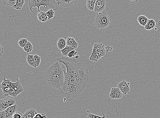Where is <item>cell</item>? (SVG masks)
Returning a JSON list of instances; mask_svg holds the SVG:
<instances>
[{
    "instance_id": "cell-12",
    "label": "cell",
    "mask_w": 160,
    "mask_h": 118,
    "mask_svg": "<svg viewBox=\"0 0 160 118\" xmlns=\"http://www.w3.org/2000/svg\"><path fill=\"white\" fill-rule=\"evenodd\" d=\"M123 94L118 87L111 88L109 96L113 99H118L122 97Z\"/></svg>"
},
{
    "instance_id": "cell-32",
    "label": "cell",
    "mask_w": 160,
    "mask_h": 118,
    "mask_svg": "<svg viewBox=\"0 0 160 118\" xmlns=\"http://www.w3.org/2000/svg\"><path fill=\"white\" fill-rule=\"evenodd\" d=\"M17 95L16 91L12 87H11L10 90L8 94V96H10L16 98Z\"/></svg>"
},
{
    "instance_id": "cell-3",
    "label": "cell",
    "mask_w": 160,
    "mask_h": 118,
    "mask_svg": "<svg viewBox=\"0 0 160 118\" xmlns=\"http://www.w3.org/2000/svg\"><path fill=\"white\" fill-rule=\"evenodd\" d=\"M29 6L30 10L34 14L35 13L32 10L34 7L38 8V12H40V8L41 6L44 7L47 11L53 9L54 11H57L59 8L60 6L59 0H28Z\"/></svg>"
},
{
    "instance_id": "cell-1",
    "label": "cell",
    "mask_w": 160,
    "mask_h": 118,
    "mask_svg": "<svg viewBox=\"0 0 160 118\" xmlns=\"http://www.w3.org/2000/svg\"><path fill=\"white\" fill-rule=\"evenodd\" d=\"M89 76H78L64 79V86L61 91L65 101L71 102L78 98L86 88Z\"/></svg>"
},
{
    "instance_id": "cell-14",
    "label": "cell",
    "mask_w": 160,
    "mask_h": 118,
    "mask_svg": "<svg viewBox=\"0 0 160 118\" xmlns=\"http://www.w3.org/2000/svg\"><path fill=\"white\" fill-rule=\"evenodd\" d=\"M78 0H59L60 5L65 7H70L75 4Z\"/></svg>"
},
{
    "instance_id": "cell-26",
    "label": "cell",
    "mask_w": 160,
    "mask_h": 118,
    "mask_svg": "<svg viewBox=\"0 0 160 118\" xmlns=\"http://www.w3.org/2000/svg\"><path fill=\"white\" fill-rule=\"evenodd\" d=\"M23 49L27 53H29L31 52L33 49V47L32 43L28 41Z\"/></svg>"
},
{
    "instance_id": "cell-25",
    "label": "cell",
    "mask_w": 160,
    "mask_h": 118,
    "mask_svg": "<svg viewBox=\"0 0 160 118\" xmlns=\"http://www.w3.org/2000/svg\"><path fill=\"white\" fill-rule=\"evenodd\" d=\"M2 82L0 84V88L11 86V81L9 79H6L5 77L2 79Z\"/></svg>"
},
{
    "instance_id": "cell-2",
    "label": "cell",
    "mask_w": 160,
    "mask_h": 118,
    "mask_svg": "<svg viewBox=\"0 0 160 118\" xmlns=\"http://www.w3.org/2000/svg\"><path fill=\"white\" fill-rule=\"evenodd\" d=\"M57 60L60 64H64L66 68L65 70L63 67L64 79L89 76L88 69L78 61L68 57L58 58Z\"/></svg>"
},
{
    "instance_id": "cell-16",
    "label": "cell",
    "mask_w": 160,
    "mask_h": 118,
    "mask_svg": "<svg viewBox=\"0 0 160 118\" xmlns=\"http://www.w3.org/2000/svg\"><path fill=\"white\" fill-rule=\"evenodd\" d=\"M67 45L75 48L76 49L78 46V43L76 42L75 40L72 37H68L66 40Z\"/></svg>"
},
{
    "instance_id": "cell-9",
    "label": "cell",
    "mask_w": 160,
    "mask_h": 118,
    "mask_svg": "<svg viewBox=\"0 0 160 118\" xmlns=\"http://www.w3.org/2000/svg\"><path fill=\"white\" fill-rule=\"evenodd\" d=\"M16 102L12 98H6L0 100V112L6 110L9 107L15 105Z\"/></svg>"
},
{
    "instance_id": "cell-21",
    "label": "cell",
    "mask_w": 160,
    "mask_h": 118,
    "mask_svg": "<svg viewBox=\"0 0 160 118\" xmlns=\"http://www.w3.org/2000/svg\"><path fill=\"white\" fill-rule=\"evenodd\" d=\"M76 49L73 47L68 46L67 45L64 49L61 50L62 54L65 57H67L68 55L72 50H76Z\"/></svg>"
},
{
    "instance_id": "cell-24",
    "label": "cell",
    "mask_w": 160,
    "mask_h": 118,
    "mask_svg": "<svg viewBox=\"0 0 160 118\" xmlns=\"http://www.w3.org/2000/svg\"><path fill=\"white\" fill-rule=\"evenodd\" d=\"M34 55L31 54H28L26 57V59L28 64L31 67L36 68L34 62Z\"/></svg>"
},
{
    "instance_id": "cell-15",
    "label": "cell",
    "mask_w": 160,
    "mask_h": 118,
    "mask_svg": "<svg viewBox=\"0 0 160 118\" xmlns=\"http://www.w3.org/2000/svg\"><path fill=\"white\" fill-rule=\"evenodd\" d=\"M37 114V111L34 109L31 108L28 110L23 115V118H34L36 114Z\"/></svg>"
},
{
    "instance_id": "cell-29",
    "label": "cell",
    "mask_w": 160,
    "mask_h": 118,
    "mask_svg": "<svg viewBox=\"0 0 160 118\" xmlns=\"http://www.w3.org/2000/svg\"><path fill=\"white\" fill-rule=\"evenodd\" d=\"M54 14H55V12L53 9H50L46 12V16L48 20L52 19L54 17Z\"/></svg>"
},
{
    "instance_id": "cell-20",
    "label": "cell",
    "mask_w": 160,
    "mask_h": 118,
    "mask_svg": "<svg viewBox=\"0 0 160 118\" xmlns=\"http://www.w3.org/2000/svg\"><path fill=\"white\" fill-rule=\"evenodd\" d=\"M37 16L39 21L42 22H46L48 20L46 17V12H43L42 11H40L39 12Z\"/></svg>"
},
{
    "instance_id": "cell-18",
    "label": "cell",
    "mask_w": 160,
    "mask_h": 118,
    "mask_svg": "<svg viewBox=\"0 0 160 118\" xmlns=\"http://www.w3.org/2000/svg\"><path fill=\"white\" fill-rule=\"evenodd\" d=\"M148 20V18L144 15H140L137 18L138 22L142 26L144 27L147 24Z\"/></svg>"
},
{
    "instance_id": "cell-39",
    "label": "cell",
    "mask_w": 160,
    "mask_h": 118,
    "mask_svg": "<svg viewBox=\"0 0 160 118\" xmlns=\"http://www.w3.org/2000/svg\"><path fill=\"white\" fill-rule=\"evenodd\" d=\"M158 25L160 27V21H159L158 22Z\"/></svg>"
},
{
    "instance_id": "cell-28",
    "label": "cell",
    "mask_w": 160,
    "mask_h": 118,
    "mask_svg": "<svg viewBox=\"0 0 160 118\" xmlns=\"http://www.w3.org/2000/svg\"><path fill=\"white\" fill-rule=\"evenodd\" d=\"M34 62L35 68H37L39 66L40 64L41 58L37 55H34Z\"/></svg>"
},
{
    "instance_id": "cell-6",
    "label": "cell",
    "mask_w": 160,
    "mask_h": 118,
    "mask_svg": "<svg viewBox=\"0 0 160 118\" xmlns=\"http://www.w3.org/2000/svg\"><path fill=\"white\" fill-rule=\"evenodd\" d=\"M106 52L105 47L103 44L95 43L93 46L92 55L89 57L90 60L97 62L101 57L105 56Z\"/></svg>"
},
{
    "instance_id": "cell-8",
    "label": "cell",
    "mask_w": 160,
    "mask_h": 118,
    "mask_svg": "<svg viewBox=\"0 0 160 118\" xmlns=\"http://www.w3.org/2000/svg\"><path fill=\"white\" fill-rule=\"evenodd\" d=\"M47 70L50 72L64 77L63 67H61L60 64L58 61L54 62Z\"/></svg>"
},
{
    "instance_id": "cell-17",
    "label": "cell",
    "mask_w": 160,
    "mask_h": 118,
    "mask_svg": "<svg viewBox=\"0 0 160 118\" xmlns=\"http://www.w3.org/2000/svg\"><path fill=\"white\" fill-rule=\"evenodd\" d=\"M156 26L155 21L153 19H148V22L144 26L146 30L150 31L154 28Z\"/></svg>"
},
{
    "instance_id": "cell-38",
    "label": "cell",
    "mask_w": 160,
    "mask_h": 118,
    "mask_svg": "<svg viewBox=\"0 0 160 118\" xmlns=\"http://www.w3.org/2000/svg\"><path fill=\"white\" fill-rule=\"evenodd\" d=\"M139 0H127L129 2L131 3H134L137 2Z\"/></svg>"
},
{
    "instance_id": "cell-40",
    "label": "cell",
    "mask_w": 160,
    "mask_h": 118,
    "mask_svg": "<svg viewBox=\"0 0 160 118\" xmlns=\"http://www.w3.org/2000/svg\"><path fill=\"white\" fill-rule=\"evenodd\" d=\"M2 57V55H1V54H0V58Z\"/></svg>"
},
{
    "instance_id": "cell-19",
    "label": "cell",
    "mask_w": 160,
    "mask_h": 118,
    "mask_svg": "<svg viewBox=\"0 0 160 118\" xmlns=\"http://www.w3.org/2000/svg\"><path fill=\"white\" fill-rule=\"evenodd\" d=\"M67 46L66 40L64 38H60L57 43V46L59 50H63Z\"/></svg>"
},
{
    "instance_id": "cell-35",
    "label": "cell",
    "mask_w": 160,
    "mask_h": 118,
    "mask_svg": "<svg viewBox=\"0 0 160 118\" xmlns=\"http://www.w3.org/2000/svg\"><path fill=\"white\" fill-rule=\"evenodd\" d=\"M12 118H23V115L20 112H16L13 114Z\"/></svg>"
},
{
    "instance_id": "cell-42",
    "label": "cell",
    "mask_w": 160,
    "mask_h": 118,
    "mask_svg": "<svg viewBox=\"0 0 160 118\" xmlns=\"http://www.w3.org/2000/svg\"><path fill=\"white\" fill-rule=\"evenodd\" d=\"M56 118L54 117V118Z\"/></svg>"
},
{
    "instance_id": "cell-33",
    "label": "cell",
    "mask_w": 160,
    "mask_h": 118,
    "mask_svg": "<svg viewBox=\"0 0 160 118\" xmlns=\"http://www.w3.org/2000/svg\"><path fill=\"white\" fill-rule=\"evenodd\" d=\"M103 116L101 117L94 115V114H93L89 113L87 117L90 118H106V116H105L104 114L103 113Z\"/></svg>"
},
{
    "instance_id": "cell-31",
    "label": "cell",
    "mask_w": 160,
    "mask_h": 118,
    "mask_svg": "<svg viewBox=\"0 0 160 118\" xmlns=\"http://www.w3.org/2000/svg\"><path fill=\"white\" fill-rule=\"evenodd\" d=\"M11 86L7 87L2 88L3 91V94L5 96L8 97V94L10 90Z\"/></svg>"
},
{
    "instance_id": "cell-7",
    "label": "cell",
    "mask_w": 160,
    "mask_h": 118,
    "mask_svg": "<svg viewBox=\"0 0 160 118\" xmlns=\"http://www.w3.org/2000/svg\"><path fill=\"white\" fill-rule=\"evenodd\" d=\"M17 109L18 106L16 104L9 107L6 110L0 112V118H12Z\"/></svg>"
},
{
    "instance_id": "cell-44",
    "label": "cell",
    "mask_w": 160,
    "mask_h": 118,
    "mask_svg": "<svg viewBox=\"0 0 160 118\" xmlns=\"http://www.w3.org/2000/svg\"></svg>"
},
{
    "instance_id": "cell-23",
    "label": "cell",
    "mask_w": 160,
    "mask_h": 118,
    "mask_svg": "<svg viewBox=\"0 0 160 118\" xmlns=\"http://www.w3.org/2000/svg\"><path fill=\"white\" fill-rule=\"evenodd\" d=\"M25 2V0H16V5L12 8L17 10H21L23 8Z\"/></svg>"
},
{
    "instance_id": "cell-43",
    "label": "cell",
    "mask_w": 160,
    "mask_h": 118,
    "mask_svg": "<svg viewBox=\"0 0 160 118\" xmlns=\"http://www.w3.org/2000/svg\"><path fill=\"white\" fill-rule=\"evenodd\" d=\"M159 21H160V20Z\"/></svg>"
},
{
    "instance_id": "cell-41",
    "label": "cell",
    "mask_w": 160,
    "mask_h": 118,
    "mask_svg": "<svg viewBox=\"0 0 160 118\" xmlns=\"http://www.w3.org/2000/svg\"><path fill=\"white\" fill-rule=\"evenodd\" d=\"M85 118H89L88 117H85Z\"/></svg>"
},
{
    "instance_id": "cell-4",
    "label": "cell",
    "mask_w": 160,
    "mask_h": 118,
    "mask_svg": "<svg viewBox=\"0 0 160 118\" xmlns=\"http://www.w3.org/2000/svg\"><path fill=\"white\" fill-rule=\"evenodd\" d=\"M45 76L46 81L49 86L60 91L62 90L64 84V77L50 72L47 70Z\"/></svg>"
},
{
    "instance_id": "cell-11",
    "label": "cell",
    "mask_w": 160,
    "mask_h": 118,
    "mask_svg": "<svg viewBox=\"0 0 160 118\" xmlns=\"http://www.w3.org/2000/svg\"><path fill=\"white\" fill-rule=\"evenodd\" d=\"M106 0H96L94 11L96 13H99L104 10L106 8Z\"/></svg>"
},
{
    "instance_id": "cell-5",
    "label": "cell",
    "mask_w": 160,
    "mask_h": 118,
    "mask_svg": "<svg viewBox=\"0 0 160 118\" xmlns=\"http://www.w3.org/2000/svg\"><path fill=\"white\" fill-rule=\"evenodd\" d=\"M111 22V18L105 10L96 13L94 23L98 29H102L107 28Z\"/></svg>"
},
{
    "instance_id": "cell-30",
    "label": "cell",
    "mask_w": 160,
    "mask_h": 118,
    "mask_svg": "<svg viewBox=\"0 0 160 118\" xmlns=\"http://www.w3.org/2000/svg\"><path fill=\"white\" fill-rule=\"evenodd\" d=\"M28 42V40L27 39L23 38L20 39L18 43L21 47L23 48L26 45Z\"/></svg>"
},
{
    "instance_id": "cell-37",
    "label": "cell",
    "mask_w": 160,
    "mask_h": 118,
    "mask_svg": "<svg viewBox=\"0 0 160 118\" xmlns=\"http://www.w3.org/2000/svg\"><path fill=\"white\" fill-rule=\"evenodd\" d=\"M4 48H3L1 43H0V54L2 55L3 53V51H4Z\"/></svg>"
},
{
    "instance_id": "cell-34",
    "label": "cell",
    "mask_w": 160,
    "mask_h": 118,
    "mask_svg": "<svg viewBox=\"0 0 160 118\" xmlns=\"http://www.w3.org/2000/svg\"><path fill=\"white\" fill-rule=\"evenodd\" d=\"M78 53V52L76 51V50H72L68 54L67 57L70 58L75 57L77 55Z\"/></svg>"
},
{
    "instance_id": "cell-22",
    "label": "cell",
    "mask_w": 160,
    "mask_h": 118,
    "mask_svg": "<svg viewBox=\"0 0 160 118\" xmlns=\"http://www.w3.org/2000/svg\"><path fill=\"white\" fill-rule=\"evenodd\" d=\"M96 0H87L86 6L87 9L91 11H94Z\"/></svg>"
},
{
    "instance_id": "cell-27",
    "label": "cell",
    "mask_w": 160,
    "mask_h": 118,
    "mask_svg": "<svg viewBox=\"0 0 160 118\" xmlns=\"http://www.w3.org/2000/svg\"><path fill=\"white\" fill-rule=\"evenodd\" d=\"M3 4L12 7L16 5V0H2Z\"/></svg>"
},
{
    "instance_id": "cell-36",
    "label": "cell",
    "mask_w": 160,
    "mask_h": 118,
    "mask_svg": "<svg viewBox=\"0 0 160 118\" xmlns=\"http://www.w3.org/2000/svg\"><path fill=\"white\" fill-rule=\"evenodd\" d=\"M34 118H47V116L45 113L37 114Z\"/></svg>"
},
{
    "instance_id": "cell-13",
    "label": "cell",
    "mask_w": 160,
    "mask_h": 118,
    "mask_svg": "<svg viewBox=\"0 0 160 118\" xmlns=\"http://www.w3.org/2000/svg\"><path fill=\"white\" fill-rule=\"evenodd\" d=\"M16 80L17 81L15 83L11 82V87L16 91L17 95H19L24 91V89L19 80L17 79Z\"/></svg>"
},
{
    "instance_id": "cell-10",
    "label": "cell",
    "mask_w": 160,
    "mask_h": 118,
    "mask_svg": "<svg viewBox=\"0 0 160 118\" xmlns=\"http://www.w3.org/2000/svg\"><path fill=\"white\" fill-rule=\"evenodd\" d=\"M129 83L125 80H123L118 84V87L121 90L123 94L126 95L130 93Z\"/></svg>"
}]
</instances>
